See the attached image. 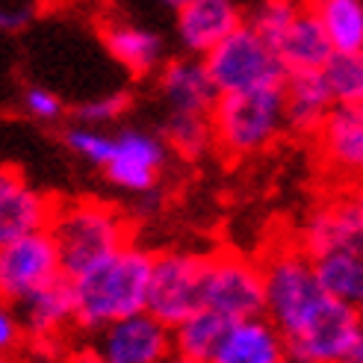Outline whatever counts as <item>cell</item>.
I'll return each mask as SVG.
<instances>
[{"label":"cell","mask_w":363,"mask_h":363,"mask_svg":"<svg viewBox=\"0 0 363 363\" xmlns=\"http://www.w3.org/2000/svg\"><path fill=\"white\" fill-rule=\"evenodd\" d=\"M154 254L127 242L71 278L74 284V328L95 334L110 322L145 311Z\"/></svg>","instance_id":"cell-1"},{"label":"cell","mask_w":363,"mask_h":363,"mask_svg":"<svg viewBox=\"0 0 363 363\" xmlns=\"http://www.w3.org/2000/svg\"><path fill=\"white\" fill-rule=\"evenodd\" d=\"M213 142L225 157L245 160L272 148L286 133L284 83L225 92L213 104Z\"/></svg>","instance_id":"cell-2"},{"label":"cell","mask_w":363,"mask_h":363,"mask_svg":"<svg viewBox=\"0 0 363 363\" xmlns=\"http://www.w3.org/2000/svg\"><path fill=\"white\" fill-rule=\"evenodd\" d=\"M48 230L60 254L62 275L74 278L133 240L130 219L104 201H68L53 204Z\"/></svg>","instance_id":"cell-3"},{"label":"cell","mask_w":363,"mask_h":363,"mask_svg":"<svg viewBox=\"0 0 363 363\" xmlns=\"http://www.w3.org/2000/svg\"><path fill=\"white\" fill-rule=\"evenodd\" d=\"M263 313L284 340L296 337L325 304L328 293L319 286L313 260L298 242L275 245L263 257Z\"/></svg>","instance_id":"cell-4"},{"label":"cell","mask_w":363,"mask_h":363,"mask_svg":"<svg viewBox=\"0 0 363 363\" xmlns=\"http://www.w3.org/2000/svg\"><path fill=\"white\" fill-rule=\"evenodd\" d=\"M201 60L219 95L260 86H281L286 77V68L278 60L275 48L245 21L233 33H228L216 48H210Z\"/></svg>","instance_id":"cell-5"},{"label":"cell","mask_w":363,"mask_h":363,"mask_svg":"<svg viewBox=\"0 0 363 363\" xmlns=\"http://www.w3.org/2000/svg\"><path fill=\"white\" fill-rule=\"evenodd\" d=\"M204 307L225 319L263 313V266L237 251H216L204 257Z\"/></svg>","instance_id":"cell-6"},{"label":"cell","mask_w":363,"mask_h":363,"mask_svg":"<svg viewBox=\"0 0 363 363\" xmlns=\"http://www.w3.org/2000/svg\"><path fill=\"white\" fill-rule=\"evenodd\" d=\"M201 286H204V257L189 251H166L157 254L151 266V281H148V301L145 311L154 313L160 322L174 328L184 322L201 301Z\"/></svg>","instance_id":"cell-7"},{"label":"cell","mask_w":363,"mask_h":363,"mask_svg":"<svg viewBox=\"0 0 363 363\" xmlns=\"http://www.w3.org/2000/svg\"><path fill=\"white\" fill-rule=\"evenodd\" d=\"M62 275L60 254L48 228L0 242V298L18 304L33 289Z\"/></svg>","instance_id":"cell-8"},{"label":"cell","mask_w":363,"mask_h":363,"mask_svg":"<svg viewBox=\"0 0 363 363\" xmlns=\"http://www.w3.org/2000/svg\"><path fill=\"white\" fill-rule=\"evenodd\" d=\"M360 328H363V313L357 307L328 298V304L296 337L284 340L286 357L298 363H346V354Z\"/></svg>","instance_id":"cell-9"},{"label":"cell","mask_w":363,"mask_h":363,"mask_svg":"<svg viewBox=\"0 0 363 363\" xmlns=\"http://www.w3.org/2000/svg\"><path fill=\"white\" fill-rule=\"evenodd\" d=\"M95 357L104 363H160L172 357V328L139 311L95 331Z\"/></svg>","instance_id":"cell-10"},{"label":"cell","mask_w":363,"mask_h":363,"mask_svg":"<svg viewBox=\"0 0 363 363\" xmlns=\"http://www.w3.org/2000/svg\"><path fill=\"white\" fill-rule=\"evenodd\" d=\"M298 245L316 257L322 251H357L363 254V195L357 186H346L328 198L301 228Z\"/></svg>","instance_id":"cell-11"},{"label":"cell","mask_w":363,"mask_h":363,"mask_svg":"<svg viewBox=\"0 0 363 363\" xmlns=\"http://www.w3.org/2000/svg\"><path fill=\"white\" fill-rule=\"evenodd\" d=\"M166 154L169 145L160 136L148 130H121L113 133L110 154H106L101 169L110 177V184L139 195L157 186L160 172L166 166Z\"/></svg>","instance_id":"cell-12"},{"label":"cell","mask_w":363,"mask_h":363,"mask_svg":"<svg viewBox=\"0 0 363 363\" xmlns=\"http://www.w3.org/2000/svg\"><path fill=\"white\" fill-rule=\"evenodd\" d=\"M322 166L346 186L363 174V104H334L313 133Z\"/></svg>","instance_id":"cell-13"},{"label":"cell","mask_w":363,"mask_h":363,"mask_svg":"<svg viewBox=\"0 0 363 363\" xmlns=\"http://www.w3.org/2000/svg\"><path fill=\"white\" fill-rule=\"evenodd\" d=\"M15 313L27 340L53 342L74 325V284L68 275H57L18 301Z\"/></svg>","instance_id":"cell-14"},{"label":"cell","mask_w":363,"mask_h":363,"mask_svg":"<svg viewBox=\"0 0 363 363\" xmlns=\"http://www.w3.org/2000/svg\"><path fill=\"white\" fill-rule=\"evenodd\" d=\"M245 21L237 0H186L177 6V39L192 57H204Z\"/></svg>","instance_id":"cell-15"},{"label":"cell","mask_w":363,"mask_h":363,"mask_svg":"<svg viewBox=\"0 0 363 363\" xmlns=\"http://www.w3.org/2000/svg\"><path fill=\"white\" fill-rule=\"evenodd\" d=\"M281 360H286V342L266 313L230 319L213 354V363H281Z\"/></svg>","instance_id":"cell-16"},{"label":"cell","mask_w":363,"mask_h":363,"mask_svg":"<svg viewBox=\"0 0 363 363\" xmlns=\"http://www.w3.org/2000/svg\"><path fill=\"white\" fill-rule=\"evenodd\" d=\"M160 95L169 104V113H198L210 116L219 89L210 80L201 57H180L162 65L160 71Z\"/></svg>","instance_id":"cell-17"},{"label":"cell","mask_w":363,"mask_h":363,"mask_svg":"<svg viewBox=\"0 0 363 363\" xmlns=\"http://www.w3.org/2000/svg\"><path fill=\"white\" fill-rule=\"evenodd\" d=\"M53 201L33 189L15 169L0 166V242L48 228Z\"/></svg>","instance_id":"cell-18"},{"label":"cell","mask_w":363,"mask_h":363,"mask_svg":"<svg viewBox=\"0 0 363 363\" xmlns=\"http://www.w3.org/2000/svg\"><path fill=\"white\" fill-rule=\"evenodd\" d=\"M334 98L328 92L322 71H289L284 77V110L286 130L298 136H313L325 116L331 113Z\"/></svg>","instance_id":"cell-19"},{"label":"cell","mask_w":363,"mask_h":363,"mask_svg":"<svg viewBox=\"0 0 363 363\" xmlns=\"http://www.w3.org/2000/svg\"><path fill=\"white\" fill-rule=\"evenodd\" d=\"M272 48H275L278 60L284 62L286 74L289 71H316V68H322L325 60H328L331 50H334L328 35H325V30H322V24L316 21L311 4L301 6V12L281 30V35L272 42Z\"/></svg>","instance_id":"cell-20"},{"label":"cell","mask_w":363,"mask_h":363,"mask_svg":"<svg viewBox=\"0 0 363 363\" xmlns=\"http://www.w3.org/2000/svg\"><path fill=\"white\" fill-rule=\"evenodd\" d=\"M228 322L230 319L219 316L210 307H198L195 313L172 328V357L184 363H213L216 346H219Z\"/></svg>","instance_id":"cell-21"},{"label":"cell","mask_w":363,"mask_h":363,"mask_svg":"<svg viewBox=\"0 0 363 363\" xmlns=\"http://www.w3.org/2000/svg\"><path fill=\"white\" fill-rule=\"evenodd\" d=\"M104 42H106V50L113 53V60L139 77L157 71L162 65V57H166L160 35L133 24H113L104 33Z\"/></svg>","instance_id":"cell-22"},{"label":"cell","mask_w":363,"mask_h":363,"mask_svg":"<svg viewBox=\"0 0 363 363\" xmlns=\"http://www.w3.org/2000/svg\"><path fill=\"white\" fill-rule=\"evenodd\" d=\"M313 260L319 286L337 301L363 311V254L357 251H322Z\"/></svg>","instance_id":"cell-23"},{"label":"cell","mask_w":363,"mask_h":363,"mask_svg":"<svg viewBox=\"0 0 363 363\" xmlns=\"http://www.w3.org/2000/svg\"><path fill=\"white\" fill-rule=\"evenodd\" d=\"M334 50L363 48V0H307Z\"/></svg>","instance_id":"cell-24"},{"label":"cell","mask_w":363,"mask_h":363,"mask_svg":"<svg viewBox=\"0 0 363 363\" xmlns=\"http://www.w3.org/2000/svg\"><path fill=\"white\" fill-rule=\"evenodd\" d=\"M334 104H363V48L331 50L319 68Z\"/></svg>","instance_id":"cell-25"},{"label":"cell","mask_w":363,"mask_h":363,"mask_svg":"<svg viewBox=\"0 0 363 363\" xmlns=\"http://www.w3.org/2000/svg\"><path fill=\"white\" fill-rule=\"evenodd\" d=\"M166 145L184 160H198L213 148V121L198 113H169Z\"/></svg>","instance_id":"cell-26"},{"label":"cell","mask_w":363,"mask_h":363,"mask_svg":"<svg viewBox=\"0 0 363 363\" xmlns=\"http://www.w3.org/2000/svg\"><path fill=\"white\" fill-rule=\"evenodd\" d=\"M304 4L307 0H260V4L245 15V24H251L272 45L281 35V30L301 12Z\"/></svg>","instance_id":"cell-27"},{"label":"cell","mask_w":363,"mask_h":363,"mask_svg":"<svg viewBox=\"0 0 363 363\" xmlns=\"http://www.w3.org/2000/svg\"><path fill=\"white\" fill-rule=\"evenodd\" d=\"M127 106H130V95L127 92H113V95H104V98H95V101H86L77 106V121L83 124H110V121H118Z\"/></svg>","instance_id":"cell-28"},{"label":"cell","mask_w":363,"mask_h":363,"mask_svg":"<svg viewBox=\"0 0 363 363\" xmlns=\"http://www.w3.org/2000/svg\"><path fill=\"white\" fill-rule=\"evenodd\" d=\"M21 106H24V113L35 121H57L62 118L65 113V106H62V98L57 92H50V89L45 86H30L24 89V95H21Z\"/></svg>","instance_id":"cell-29"},{"label":"cell","mask_w":363,"mask_h":363,"mask_svg":"<svg viewBox=\"0 0 363 363\" xmlns=\"http://www.w3.org/2000/svg\"><path fill=\"white\" fill-rule=\"evenodd\" d=\"M24 340L27 337H24V328H21V319H18V313H15V304L0 298V357L15 354L18 349H21Z\"/></svg>","instance_id":"cell-30"},{"label":"cell","mask_w":363,"mask_h":363,"mask_svg":"<svg viewBox=\"0 0 363 363\" xmlns=\"http://www.w3.org/2000/svg\"><path fill=\"white\" fill-rule=\"evenodd\" d=\"M33 12L27 6H0V33H18L30 24Z\"/></svg>","instance_id":"cell-31"},{"label":"cell","mask_w":363,"mask_h":363,"mask_svg":"<svg viewBox=\"0 0 363 363\" xmlns=\"http://www.w3.org/2000/svg\"><path fill=\"white\" fill-rule=\"evenodd\" d=\"M346 363H363V328H360V334L352 342V349L346 354Z\"/></svg>","instance_id":"cell-32"},{"label":"cell","mask_w":363,"mask_h":363,"mask_svg":"<svg viewBox=\"0 0 363 363\" xmlns=\"http://www.w3.org/2000/svg\"><path fill=\"white\" fill-rule=\"evenodd\" d=\"M160 4H166V6L177 9V6H184V4H186V0H160Z\"/></svg>","instance_id":"cell-33"},{"label":"cell","mask_w":363,"mask_h":363,"mask_svg":"<svg viewBox=\"0 0 363 363\" xmlns=\"http://www.w3.org/2000/svg\"><path fill=\"white\" fill-rule=\"evenodd\" d=\"M352 186H357V192H360V195H363V174H360V177H357V184H352Z\"/></svg>","instance_id":"cell-34"},{"label":"cell","mask_w":363,"mask_h":363,"mask_svg":"<svg viewBox=\"0 0 363 363\" xmlns=\"http://www.w3.org/2000/svg\"><path fill=\"white\" fill-rule=\"evenodd\" d=\"M360 313H363V311H360Z\"/></svg>","instance_id":"cell-35"}]
</instances>
